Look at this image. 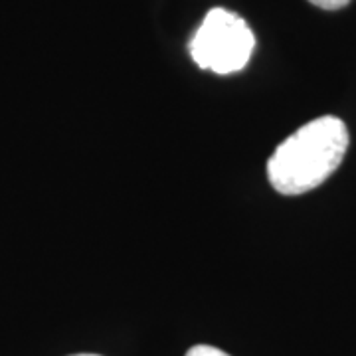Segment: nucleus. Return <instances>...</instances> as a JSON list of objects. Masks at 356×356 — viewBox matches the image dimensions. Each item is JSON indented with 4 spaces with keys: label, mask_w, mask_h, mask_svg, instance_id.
<instances>
[{
    "label": "nucleus",
    "mask_w": 356,
    "mask_h": 356,
    "mask_svg": "<svg viewBox=\"0 0 356 356\" xmlns=\"http://www.w3.org/2000/svg\"><path fill=\"white\" fill-rule=\"evenodd\" d=\"M348 151V129L339 117L325 115L297 129L267 163L271 186L297 196L321 186L341 166Z\"/></svg>",
    "instance_id": "obj_1"
},
{
    "label": "nucleus",
    "mask_w": 356,
    "mask_h": 356,
    "mask_svg": "<svg viewBox=\"0 0 356 356\" xmlns=\"http://www.w3.org/2000/svg\"><path fill=\"white\" fill-rule=\"evenodd\" d=\"M255 48V36L242 16L212 8L191 40V56L202 70L228 76L243 70Z\"/></svg>",
    "instance_id": "obj_2"
},
{
    "label": "nucleus",
    "mask_w": 356,
    "mask_h": 356,
    "mask_svg": "<svg viewBox=\"0 0 356 356\" xmlns=\"http://www.w3.org/2000/svg\"><path fill=\"white\" fill-rule=\"evenodd\" d=\"M186 356H229L224 350H220L216 346H210V344H196L192 346L191 350L186 353Z\"/></svg>",
    "instance_id": "obj_3"
},
{
    "label": "nucleus",
    "mask_w": 356,
    "mask_h": 356,
    "mask_svg": "<svg viewBox=\"0 0 356 356\" xmlns=\"http://www.w3.org/2000/svg\"><path fill=\"white\" fill-rule=\"evenodd\" d=\"M309 2L323 10H341L346 4H350V0H309Z\"/></svg>",
    "instance_id": "obj_4"
},
{
    "label": "nucleus",
    "mask_w": 356,
    "mask_h": 356,
    "mask_svg": "<svg viewBox=\"0 0 356 356\" xmlns=\"http://www.w3.org/2000/svg\"><path fill=\"white\" fill-rule=\"evenodd\" d=\"M72 356H99V355H72Z\"/></svg>",
    "instance_id": "obj_5"
}]
</instances>
